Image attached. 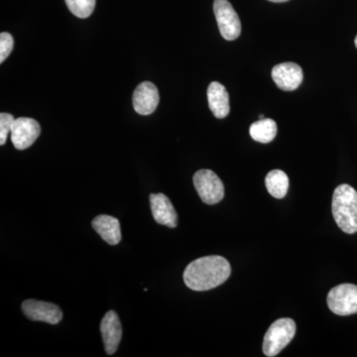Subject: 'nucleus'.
<instances>
[{"label":"nucleus","instance_id":"18","mask_svg":"<svg viewBox=\"0 0 357 357\" xmlns=\"http://www.w3.org/2000/svg\"><path fill=\"white\" fill-rule=\"evenodd\" d=\"M14 121L15 119L13 115L6 112L0 114V145H4L6 142L7 136L9 132H11Z\"/></svg>","mask_w":357,"mask_h":357},{"label":"nucleus","instance_id":"2","mask_svg":"<svg viewBox=\"0 0 357 357\" xmlns=\"http://www.w3.org/2000/svg\"><path fill=\"white\" fill-rule=\"evenodd\" d=\"M332 210L337 227L347 234L357 232V192L351 185H338L333 192Z\"/></svg>","mask_w":357,"mask_h":357},{"label":"nucleus","instance_id":"14","mask_svg":"<svg viewBox=\"0 0 357 357\" xmlns=\"http://www.w3.org/2000/svg\"><path fill=\"white\" fill-rule=\"evenodd\" d=\"M93 229L102 236L105 243L110 245H116L121 241V223L119 220L110 215H98L93 220Z\"/></svg>","mask_w":357,"mask_h":357},{"label":"nucleus","instance_id":"7","mask_svg":"<svg viewBox=\"0 0 357 357\" xmlns=\"http://www.w3.org/2000/svg\"><path fill=\"white\" fill-rule=\"evenodd\" d=\"M41 133L38 122L29 117H20L11 129V141L18 150H25L33 145Z\"/></svg>","mask_w":357,"mask_h":357},{"label":"nucleus","instance_id":"9","mask_svg":"<svg viewBox=\"0 0 357 357\" xmlns=\"http://www.w3.org/2000/svg\"><path fill=\"white\" fill-rule=\"evenodd\" d=\"M303 77L302 68L295 63L276 65L272 70V79L282 91H295L302 84Z\"/></svg>","mask_w":357,"mask_h":357},{"label":"nucleus","instance_id":"10","mask_svg":"<svg viewBox=\"0 0 357 357\" xmlns=\"http://www.w3.org/2000/svg\"><path fill=\"white\" fill-rule=\"evenodd\" d=\"M159 91L154 84L143 82L133 93V107L137 114L149 115L153 114L158 107Z\"/></svg>","mask_w":357,"mask_h":357},{"label":"nucleus","instance_id":"12","mask_svg":"<svg viewBox=\"0 0 357 357\" xmlns=\"http://www.w3.org/2000/svg\"><path fill=\"white\" fill-rule=\"evenodd\" d=\"M150 206L154 220L159 225L175 229L178 225V215L168 197L164 194L150 195Z\"/></svg>","mask_w":357,"mask_h":357},{"label":"nucleus","instance_id":"4","mask_svg":"<svg viewBox=\"0 0 357 357\" xmlns=\"http://www.w3.org/2000/svg\"><path fill=\"white\" fill-rule=\"evenodd\" d=\"M213 13L223 38L227 41L238 38L241 33V20L229 0H215Z\"/></svg>","mask_w":357,"mask_h":357},{"label":"nucleus","instance_id":"8","mask_svg":"<svg viewBox=\"0 0 357 357\" xmlns=\"http://www.w3.org/2000/svg\"><path fill=\"white\" fill-rule=\"evenodd\" d=\"M22 311L31 321H44L50 325H57L63 319V312L60 307L43 301H24Z\"/></svg>","mask_w":357,"mask_h":357},{"label":"nucleus","instance_id":"11","mask_svg":"<svg viewBox=\"0 0 357 357\" xmlns=\"http://www.w3.org/2000/svg\"><path fill=\"white\" fill-rule=\"evenodd\" d=\"M100 332L105 351L112 356L119 349L122 337V326L116 312L109 311L105 314L100 324Z\"/></svg>","mask_w":357,"mask_h":357},{"label":"nucleus","instance_id":"5","mask_svg":"<svg viewBox=\"0 0 357 357\" xmlns=\"http://www.w3.org/2000/svg\"><path fill=\"white\" fill-rule=\"evenodd\" d=\"M194 185L199 198L204 204L220 203L225 197V187L222 180L211 170H199L194 175Z\"/></svg>","mask_w":357,"mask_h":357},{"label":"nucleus","instance_id":"19","mask_svg":"<svg viewBox=\"0 0 357 357\" xmlns=\"http://www.w3.org/2000/svg\"><path fill=\"white\" fill-rule=\"evenodd\" d=\"M14 46L13 37L9 33L0 34V63H3L13 52Z\"/></svg>","mask_w":357,"mask_h":357},{"label":"nucleus","instance_id":"1","mask_svg":"<svg viewBox=\"0 0 357 357\" xmlns=\"http://www.w3.org/2000/svg\"><path fill=\"white\" fill-rule=\"evenodd\" d=\"M231 267L222 256L201 257L188 265L184 272L187 287L194 291H208L217 288L229 278Z\"/></svg>","mask_w":357,"mask_h":357},{"label":"nucleus","instance_id":"16","mask_svg":"<svg viewBox=\"0 0 357 357\" xmlns=\"http://www.w3.org/2000/svg\"><path fill=\"white\" fill-rule=\"evenodd\" d=\"M267 191L276 199H283L289 190V178L287 174L281 170H272L265 178Z\"/></svg>","mask_w":357,"mask_h":357},{"label":"nucleus","instance_id":"13","mask_svg":"<svg viewBox=\"0 0 357 357\" xmlns=\"http://www.w3.org/2000/svg\"><path fill=\"white\" fill-rule=\"evenodd\" d=\"M208 107L217 119H225L229 114V96L227 89L218 82H213L208 89Z\"/></svg>","mask_w":357,"mask_h":357},{"label":"nucleus","instance_id":"17","mask_svg":"<svg viewBox=\"0 0 357 357\" xmlns=\"http://www.w3.org/2000/svg\"><path fill=\"white\" fill-rule=\"evenodd\" d=\"M70 13L79 18H88L95 10L96 0H65Z\"/></svg>","mask_w":357,"mask_h":357},{"label":"nucleus","instance_id":"22","mask_svg":"<svg viewBox=\"0 0 357 357\" xmlns=\"http://www.w3.org/2000/svg\"><path fill=\"white\" fill-rule=\"evenodd\" d=\"M356 48H357V36H356Z\"/></svg>","mask_w":357,"mask_h":357},{"label":"nucleus","instance_id":"20","mask_svg":"<svg viewBox=\"0 0 357 357\" xmlns=\"http://www.w3.org/2000/svg\"><path fill=\"white\" fill-rule=\"evenodd\" d=\"M269 1L275 2V3H281V2H287L289 0H269Z\"/></svg>","mask_w":357,"mask_h":357},{"label":"nucleus","instance_id":"15","mask_svg":"<svg viewBox=\"0 0 357 357\" xmlns=\"http://www.w3.org/2000/svg\"><path fill=\"white\" fill-rule=\"evenodd\" d=\"M249 133L253 140L257 142L270 143L274 140L277 134V124L276 122L271 119H263L251 124L249 128Z\"/></svg>","mask_w":357,"mask_h":357},{"label":"nucleus","instance_id":"6","mask_svg":"<svg viewBox=\"0 0 357 357\" xmlns=\"http://www.w3.org/2000/svg\"><path fill=\"white\" fill-rule=\"evenodd\" d=\"M328 306L333 314L349 316L357 314V286L340 284L328 292Z\"/></svg>","mask_w":357,"mask_h":357},{"label":"nucleus","instance_id":"21","mask_svg":"<svg viewBox=\"0 0 357 357\" xmlns=\"http://www.w3.org/2000/svg\"><path fill=\"white\" fill-rule=\"evenodd\" d=\"M259 119H264V115H263V114L260 115Z\"/></svg>","mask_w":357,"mask_h":357},{"label":"nucleus","instance_id":"3","mask_svg":"<svg viewBox=\"0 0 357 357\" xmlns=\"http://www.w3.org/2000/svg\"><path fill=\"white\" fill-rule=\"evenodd\" d=\"M296 324L292 319H277L268 328L263 340V352L268 357L276 356L295 337Z\"/></svg>","mask_w":357,"mask_h":357}]
</instances>
